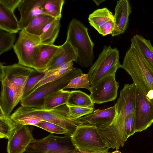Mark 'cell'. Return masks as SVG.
<instances>
[{
	"label": "cell",
	"mask_w": 153,
	"mask_h": 153,
	"mask_svg": "<svg viewBox=\"0 0 153 153\" xmlns=\"http://www.w3.org/2000/svg\"><path fill=\"white\" fill-rule=\"evenodd\" d=\"M136 86L134 83L125 85L115 104L116 113L109 124L97 127L98 131L109 148L118 149L126 141L125 123L127 117L135 109Z\"/></svg>",
	"instance_id": "1"
},
{
	"label": "cell",
	"mask_w": 153,
	"mask_h": 153,
	"mask_svg": "<svg viewBox=\"0 0 153 153\" xmlns=\"http://www.w3.org/2000/svg\"><path fill=\"white\" fill-rule=\"evenodd\" d=\"M120 68L128 73L135 85L153 102V71L134 48L131 46L126 52Z\"/></svg>",
	"instance_id": "2"
},
{
	"label": "cell",
	"mask_w": 153,
	"mask_h": 153,
	"mask_svg": "<svg viewBox=\"0 0 153 153\" xmlns=\"http://www.w3.org/2000/svg\"><path fill=\"white\" fill-rule=\"evenodd\" d=\"M66 41L68 42L77 54L75 62L82 67L87 68L93 64L94 58V44L89 35L88 29L80 21L73 18L68 29Z\"/></svg>",
	"instance_id": "3"
},
{
	"label": "cell",
	"mask_w": 153,
	"mask_h": 153,
	"mask_svg": "<svg viewBox=\"0 0 153 153\" xmlns=\"http://www.w3.org/2000/svg\"><path fill=\"white\" fill-rule=\"evenodd\" d=\"M10 116L36 117L64 128L69 131L71 135L78 126L84 124L81 121L78 119L72 120L69 118L68 109L66 104L50 110L21 106Z\"/></svg>",
	"instance_id": "4"
},
{
	"label": "cell",
	"mask_w": 153,
	"mask_h": 153,
	"mask_svg": "<svg viewBox=\"0 0 153 153\" xmlns=\"http://www.w3.org/2000/svg\"><path fill=\"white\" fill-rule=\"evenodd\" d=\"M82 74L79 68H73L59 78L44 84L22 98L20 101L21 106L42 108L46 97L59 90L63 89L73 79Z\"/></svg>",
	"instance_id": "5"
},
{
	"label": "cell",
	"mask_w": 153,
	"mask_h": 153,
	"mask_svg": "<svg viewBox=\"0 0 153 153\" xmlns=\"http://www.w3.org/2000/svg\"><path fill=\"white\" fill-rule=\"evenodd\" d=\"M120 65L118 49L112 48L110 45L105 46L87 74L91 87L96 85L106 76L115 74Z\"/></svg>",
	"instance_id": "6"
},
{
	"label": "cell",
	"mask_w": 153,
	"mask_h": 153,
	"mask_svg": "<svg viewBox=\"0 0 153 153\" xmlns=\"http://www.w3.org/2000/svg\"><path fill=\"white\" fill-rule=\"evenodd\" d=\"M71 137L73 144L79 151L92 153L108 151L109 149L102 139L95 126L79 125Z\"/></svg>",
	"instance_id": "7"
},
{
	"label": "cell",
	"mask_w": 153,
	"mask_h": 153,
	"mask_svg": "<svg viewBox=\"0 0 153 153\" xmlns=\"http://www.w3.org/2000/svg\"><path fill=\"white\" fill-rule=\"evenodd\" d=\"M70 136H58L52 134L35 140L28 146L25 153H77Z\"/></svg>",
	"instance_id": "8"
},
{
	"label": "cell",
	"mask_w": 153,
	"mask_h": 153,
	"mask_svg": "<svg viewBox=\"0 0 153 153\" xmlns=\"http://www.w3.org/2000/svg\"><path fill=\"white\" fill-rule=\"evenodd\" d=\"M40 44L39 36L30 33L24 29L21 30L13 47L18 63L33 69L34 59Z\"/></svg>",
	"instance_id": "9"
},
{
	"label": "cell",
	"mask_w": 153,
	"mask_h": 153,
	"mask_svg": "<svg viewBox=\"0 0 153 153\" xmlns=\"http://www.w3.org/2000/svg\"><path fill=\"white\" fill-rule=\"evenodd\" d=\"M0 69V78H5L7 80L21 100L26 83L35 70L18 63L4 65L1 62Z\"/></svg>",
	"instance_id": "10"
},
{
	"label": "cell",
	"mask_w": 153,
	"mask_h": 153,
	"mask_svg": "<svg viewBox=\"0 0 153 153\" xmlns=\"http://www.w3.org/2000/svg\"><path fill=\"white\" fill-rule=\"evenodd\" d=\"M135 132L146 129L153 123V102L136 86Z\"/></svg>",
	"instance_id": "11"
},
{
	"label": "cell",
	"mask_w": 153,
	"mask_h": 153,
	"mask_svg": "<svg viewBox=\"0 0 153 153\" xmlns=\"http://www.w3.org/2000/svg\"><path fill=\"white\" fill-rule=\"evenodd\" d=\"M119 87L115 74H110L95 85L91 86L89 95L94 103L101 104L114 101L117 97Z\"/></svg>",
	"instance_id": "12"
},
{
	"label": "cell",
	"mask_w": 153,
	"mask_h": 153,
	"mask_svg": "<svg viewBox=\"0 0 153 153\" xmlns=\"http://www.w3.org/2000/svg\"><path fill=\"white\" fill-rule=\"evenodd\" d=\"M34 139L32 130L27 125L17 124L8 139L7 153H25Z\"/></svg>",
	"instance_id": "13"
},
{
	"label": "cell",
	"mask_w": 153,
	"mask_h": 153,
	"mask_svg": "<svg viewBox=\"0 0 153 153\" xmlns=\"http://www.w3.org/2000/svg\"><path fill=\"white\" fill-rule=\"evenodd\" d=\"M88 20L90 25L103 36L112 33L115 24L114 15L107 8L95 10L89 15Z\"/></svg>",
	"instance_id": "14"
},
{
	"label": "cell",
	"mask_w": 153,
	"mask_h": 153,
	"mask_svg": "<svg viewBox=\"0 0 153 153\" xmlns=\"http://www.w3.org/2000/svg\"><path fill=\"white\" fill-rule=\"evenodd\" d=\"M44 1V0H21L17 7L20 14L19 22L21 30L24 29L34 17L45 14L42 10Z\"/></svg>",
	"instance_id": "15"
},
{
	"label": "cell",
	"mask_w": 153,
	"mask_h": 153,
	"mask_svg": "<svg viewBox=\"0 0 153 153\" xmlns=\"http://www.w3.org/2000/svg\"><path fill=\"white\" fill-rule=\"evenodd\" d=\"M1 90L0 111L10 115L14 107L21 100L11 84L5 78H0Z\"/></svg>",
	"instance_id": "16"
},
{
	"label": "cell",
	"mask_w": 153,
	"mask_h": 153,
	"mask_svg": "<svg viewBox=\"0 0 153 153\" xmlns=\"http://www.w3.org/2000/svg\"><path fill=\"white\" fill-rule=\"evenodd\" d=\"M131 7L128 0H120L117 2L114 15V27L111 34L112 36L123 33L126 30Z\"/></svg>",
	"instance_id": "17"
},
{
	"label": "cell",
	"mask_w": 153,
	"mask_h": 153,
	"mask_svg": "<svg viewBox=\"0 0 153 153\" xmlns=\"http://www.w3.org/2000/svg\"><path fill=\"white\" fill-rule=\"evenodd\" d=\"M60 47L61 45L54 44H40L34 59L33 69L40 73L46 71Z\"/></svg>",
	"instance_id": "18"
},
{
	"label": "cell",
	"mask_w": 153,
	"mask_h": 153,
	"mask_svg": "<svg viewBox=\"0 0 153 153\" xmlns=\"http://www.w3.org/2000/svg\"><path fill=\"white\" fill-rule=\"evenodd\" d=\"M116 113L115 106L100 110H96L92 113L82 117L78 120L84 124L94 125L97 127L108 125L114 119Z\"/></svg>",
	"instance_id": "19"
},
{
	"label": "cell",
	"mask_w": 153,
	"mask_h": 153,
	"mask_svg": "<svg viewBox=\"0 0 153 153\" xmlns=\"http://www.w3.org/2000/svg\"><path fill=\"white\" fill-rule=\"evenodd\" d=\"M131 46L137 50L153 71V46L150 41L137 34L131 39Z\"/></svg>",
	"instance_id": "20"
},
{
	"label": "cell",
	"mask_w": 153,
	"mask_h": 153,
	"mask_svg": "<svg viewBox=\"0 0 153 153\" xmlns=\"http://www.w3.org/2000/svg\"><path fill=\"white\" fill-rule=\"evenodd\" d=\"M77 54L75 50L68 42L66 41L62 45L50 64L46 71L53 70L63 63L76 62Z\"/></svg>",
	"instance_id": "21"
},
{
	"label": "cell",
	"mask_w": 153,
	"mask_h": 153,
	"mask_svg": "<svg viewBox=\"0 0 153 153\" xmlns=\"http://www.w3.org/2000/svg\"><path fill=\"white\" fill-rule=\"evenodd\" d=\"M0 29L7 33H16L20 30L19 21L14 12L0 4Z\"/></svg>",
	"instance_id": "22"
},
{
	"label": "cell",
	"mask_w": 153,
	"mask_h": 153,
	"mask_svg": "<svg viewBox=\"0 0 153 153\" xmlns=\"http://www.w3.org/2000/svg\"><path fill=\"white\" fill-rule=\"evenodd\" d=\"M70 92L71 91L61 89L49 95L45 98L42 108L50 110L66 104Z\"/></svg>",
	"instance_id": "23"
},
{
	"label": "cell",
	"mask_w": 153,
	"mask_h": 153,
	"mask_svg": "<svg viewBox=\"0 0 153 153\" xmlns=\"http://www.w3.org/2000/svg\"><path fill=\"white\" fill-rule=\"evenodd\" d=\"M73 62H70L63 63L53 70L46 71L45 76L31 91L30 93L44 84L54 81L62 76L73 68Z\"/></svg>",
	"instance_id": "24"
},
{
	"label": "cell",
	"mask_w": 153,
	"mask_h": 153,
	"mask_svg": "<svg viewBox=\"0 0 153 153\" xmlns=\"http://www.w3.org/2000/svg\"><path fill=\"white\" fill-rule=\"evenodd\" d=\"M54 19L47 15H39L33 17L24 30L30 33L40 36L45 27Z\"/></svg>",
	"instance_id": "25"
},
{
	"label": "cell",
	"mask_w": 153,
	"mask_h": 153,
	"mask_svg": "<svg viewBox=\"0 0 153 153\" xmlns=\"http://www.w3.org/2000/svg\"><path fill=\"white\" fill-rule=\"evenodd\" d=\"M60 19H55L45 27L39 36L41 44H53L59 31Z\"/></svg>",
	"instance_id": "26"
},
{
	"label": "cell",
	"mask_w": 153,
	"mask_h": 153,
	"mask_svg": "<svg viewBox=\"0 0 153 153\" xmlns=\"http://www.w3.org/2000/svg\"><path fill=\"white\" fill-rule=\"evenodd\" d=\"M94 103L90 95L80 90L71 91L67 106L85 108H94Z\"/></svg>",
	"instance_id": "27"
},
{
	"label": "cell",
	"mask_w": 153,
	"mask_h": 153,
	"mask_svg": "<svg viewBox=\"0 0 153 153\" xmlns=\"http://www.w3.org/2000/svg\"><path fill=\"white\" fill-rule=\"evenodd\" d=\"M64 0H44L42 7L43 13L55 19L61 18Z\"/></svg>",
	"instance_id": "28"
},
{
	"label": "cell",
	"mask_w": 153,
	"mask_h": 153,
	"mask_svg": "<svg viewBox=\"0 0 153 153\" xmlns=\"http://www.w3.org/2000/svg\"><path fill=\"white\" fill-rule=\"evenodd\" d=\"M16 125L11 119L10 115L0 111V138L8 139Z\"/></svg>",
	"instance_id": "29"
},
{
	"label": "cell",
	"mask_w": 153,
	"mask_h": 153,
	"mask_svg": "<svg viewBox=\"0 0 153 153\" xmlns=\"http://www.w3.org/2000/svg\"><path fill=\"white\" fill-rule=\"evenodd\" d=\"M16 35L15 33L0 31V55L9 51L14 45Z\"/></svg>",
	"instance_id": "30"
},
{
	"label": "cell",
	"mask_w": 153,
	"mask_h": 153,
	"mask_svg": "<svg viewBox=\"0 0 153 153\" xmlns=\"http://www.w3.org/2000/svg\"><path fill=\"white\" fill-rule=\"evenodd\" d=\"M77 89L84 88L90 91L91 87L90 85L89 79L88 74H83L73 79L63 89L68 88Z\"/></svg>",
	"instance_id": "31"
},
{
	"label": "cell",
	"mask_w": 153,
	"mask_h": 153,
	"mask_svg": "<svg viewBox=\"0 0 153 153\" xmlns=\"http://www.w3.org/2000/svg\"><path fill=\"white\" fill-rule=\"evenodd\" d=\"M46 71L39 72L35 70L30 76L25 88L22 98L28 95L37 83L44 77Z\"/></svg>",
	"instance_id": "32"
},
{
	"label": "cell",
	"mask_w": 153,
	"mask_h": 153,
	"mask_svg": "<svg viewBox=\"0 0 153 153\" xmlns=\"http://www.w3.org/2000/svg\"><path fill=\"white\" fill-rule=\"evenodd\" d=\"M36 126L42 128L51 134H64L65 135L71 136V134L67 130L51 122L42 121Z\"/></svg>",
	"instance_id": "33"
},
{
	"label": "cell",
	"mask_w": 153,
	"mask_h": 153,
	"mask_svg": "<svg viewBox=\"0 0 153 153\" xmlns=\"http://www.w3.org/2000/svg\"><path fill=\"white\" fill-rule=\"evenodd\" d=\"M67 106L68 109V116L72 120H77L93 111V108Z\"/></svg>",
	"instance_id": "34"
},
{
	"label": "cell",
	"mask_w": 153,
	"mask_h": 153,
	"mask_svg": "<svg viewBox=\"0 0 153 153\" xmlns=\"http://www.w3.org/2000/svg\"><path fill=\"white\" fill-rule=\"evenodd\" d=\"M125 130L127 140L135 133V110L126 118L125 121Z\"/></svg>",
	"instance_id": "35"
},
{
	"label": "cell",
	"mask_w": 153,
	"mask_h": 153,
	"mask_svg": "<svg viewBox=\"0 0 153 153\" xmlns=\"http://www.w3.org/2000/svg\"><path fill=\"white\" fill-rule=\"evenodd\" d=\"M12 120L16 124L36 126L43 120L41 119L33 117H11Z\"/></svg>",
	"instance_id": "36"
},
{
	"label": "cell",
	"mask_w": 153,
	"mask_h": 153,
	"mask_svg": "<svg viewBox=\"0 0 153 153\" xmlns=\"http://www.w3.org/2000/svg\"><path fill=\"white\" fill-rule=\"evenodd\" d=\"M21 0H0V4L8 10L14 12Z\"/></svg>",
	"instance_id": "37"
},
{
	"label": "cell",
	"mask_w": 153,
	"mask_h": 153,
	"mask_svg": "<svg viewBox=\"0 0 153 153\" xmlns=\"http://www.w3.org/2000/svg\"><path fill=\"white\" fill-rule=\"evenodd\" d=\"M77 153H109L108 152V151H103V152H81L79 151Z\"/></svg>",
	"instance_id": "38"
},
{
	"label": "cell",
	"mask_w": 153,
	"mask_h": 153,
	"mask_svg": "<svg viewBox=\"0 0 153 153\" xmlns=\"http://www.w3.org/2000/svg\"><path fill=\"white\" fill-rule=\"evenodd\" d=\"M93 1L95 2L97 5L98 6L102 1H104V0H93Z\"/></svg>",
	"instance_id": "39"
},
{
	"label": "cell",
	"mask_w": 153,
	"mask_h": 153,
	"mask_svg": "<svg viewBox=\"0 0 153 153\" xmlns=\"http://www.w3.org/2000/svg\"><path fill=\"white\" fill-rule=\"evenodd\" d=\"M109 153H121L119 151L117 150H116L114 152H112Z\"/></svg>",
	"instance_id": "40"
}]
</instances>
